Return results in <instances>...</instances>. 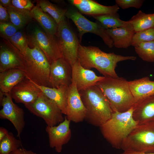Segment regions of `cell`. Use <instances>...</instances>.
I'll use <instances>...</instances> for the list:
<instances>
[{"label": "cell", "mask_w": 154, "mask_h": 154, "mask_svg": "<svg viewBox=\"0 0 154 154\" xmlns=\"http://www.w3.org/2000/svg\"><path fill=\"white\" fill-rule=\"evenodd\" d=\"M6 9L11 23L19 30L23 28L33 19L30 11L18 9L12 5Z\"/></svg>", "instance_id": "27"}, {"label": "cell", "mask_w": 154, "mask_h": 154, "mask_svg": "<svg viewBox=\"0 0 154 154\" xmlns=\"http://www.w3.org/2000/svg\"><path fill=\"white\" fill-rule=\"evenodd\" d=\"M11 22L9 13L6 8L0 4V23Z\"/></svg>", "instance_id": "36"}, {"label": "cell", "mask_w": 154, "mask_h": 154, "mask_svg": "<svg viewBox=\"0 0 154 154\" xmlns=\"http://www.w3.org/2000/svg\"><path fill=\"white\" fill-rule=\"evenodd\" d=\"M69 1L82 13L93 17L117 13L119 7L104 5L92 0H71Z\"/></svg>", "instance_id": "19"}, {"label": "cell", "mask_w": 154, "mask_h": 154, "mask_svg": "<svg viewBox=\"0 0 154 154\" xmlns=\"http://www.w3.org/2000/svg\"><path fill=\"white\" fill-rule=\"evenodd\" d=\"M10 154H37L31 150H27L23 147H20Z\"/></svg>", "instance_id": "37"}, {"label": "cell", "mask_w": 154, "mask_h": 154, "mask_svg": "<svg viewBox=\"0 0 154 154\" xmlns=\"http://www.w3.org/2000/svg\"><path fill=\"white\" fill-rule=\"evenodd\" d=\"M106 30L115 47L127 48L131 45L132 39L135 33L133 29L121 27Z\"/></svg>", "instance_id": "24"}, {"label": "cell", "mask_w": 154, "mask_h": 154, "mask_svg": "<svg viewBox=\"0 0 154 154\" xmlns=\"http://www.w3.org/2000/svg\"><path fill=\"white\" fill-rule=\"evenodd\" d=\"M121 149L145 153H154V122L137 125L124 141Z\"/></svg>", "instance_id": "6"}, {"label": "cell", "mask_w": 154, "mask_h": 154, "mask_svg": "<svg viewBox=\"0 0 154 154\" xmlns=\"http://www.w3.org/2000/svg\"><path fill=\"white\" fill-rule=\"evenodd\" d=\"M21 145L20 140L16 139L12 133L9 132L0 141V154H10L19 148Z\"/></svg>", "instance_id": "30"}, {"label": "cell", "mask_w": 154, "mask_h": 154, "mask_svg": "<svg viewBox=\"0 0 154 154\" xmlns=\"http://www.w3.org/2000/svg\"><path fill=\"white\" fill-rule=\"evenodd\" d=\"M29 44L39 47L50 64L62 58L55 36L49 35L37 25L32 26L27 35Z\"/></svg>", "instance_id": "9"}, {"label": "cell", "mask_w": 154, "mask_h": 154, "mask_svg": "<svg viewBox=\"0 0 154 154\" xmlns=\"http://www.w3.org/2000/svg\"><path fill=\"white\" fill-rule=\"evenodd\" d=\"M70 122L65 116L64 121L58 125L52 126L46 125L45 128L50 147L54 148L58 153L61 152L63 146L70 139Z\"/></svg>", "instance_id": "15"}, {"label": "cell", "mask_w": 154, "mask_h": 154, "mask_svg": "<svg viewBox=\"0 0 154 154\" xmlns=\"http://www.w3.org/2000/svg\"><path fill=\"white\" fill-rule=\"evenodd\" d=\"M25 68L23 55L8 39L3 38L0 45V72L12 68L25 71Z\"/></svg>", "instance_id": "11"}, {"label": "cell", "mask_w": 154, "mask_h": 154, "mask_svg": "<svg viewBox=\"0 0 154 154\" xmlns=\"http://www.w3.org/2000/svg\"><path fill=\"white\" fill-rule=\"evenodd\" d=\"M28 47L23 55L27 78L35 84L49 87L50 64L38 47Z\"/></svg>", "instance_id": "5"}, {"label": "cell", "mask_w": 154, "mask_h": 154, "mask_svg": "<svg viewBox=\"0 0 154 154\" xmlns=\"http://www.w3.org/2000/svg\"><path fill=\"white\" fill-rule=\"evenodd\" d=\"M11 5L18 9L29 11L34 6L29 0H11Z\"/></svg>", "instance_id": "35"}, {"label": "cell", "mask_w": 154, "mask_h": 154, "mask_svg": "<svg viewBox=\"0 0 154 154\" xmlns=\"http://www.w3.org/2000/svg\"><path fill=\"white\" fill-rule=\"evenodd\" d=\"M24 105L31 113L42 118L47 126L57 125L64 120V114L59 107L41 91L33 102Z\"/></svg>", "instance_id": "7"}, {"label": "cell", "mask_w": 154, "mask_h": 154, "mask_svg": "<svg viewBox=\"0 0 154 154\" xmlns=\"http://www.w3.org/2000/svg\"><path fill=\"white\" fill-rule=\"evenodd\" d=\"M129 21L135 33L154 28V13L146 14L139 10Z\"/></svg>", "instance_id": "26"}, {"label": "cell", "mask_w": 154, "mask_h": 154, "mask_svg": "<svg viewBox=\"0 0 154 154\" xmlns=\"http://www.w3.org/2000/svg\"><path fill=\"white\" fill-rule=\"evenodd\" d=\"M129 88L133 97L136 101L154 95V81L145 76L128 81Z\"/></svg>", "instance_id": "21"}, {"label": "cell", "mask_w": 154, "mask_h": 154, "mask_svg": "<svg viewBox=\"0 0 154 154\" xmlns=\"http://www.w3.org/2000/svg\"><path fill=\"white\" fill-rule=\"evenodd\" d=\"M134 49L143 60L154 62V41L141 42L134 46Z\"/></svg>", "instance_id": "29"}, {"label": "cell", "mask_w": 154, "mask_h": 154, "mask_svg": "<svg viewBox=\"0 0 154 154\" xmlns=\"http://www.w3.org/2000/svg\"><path fill=\"white\" fill-rule=\"evenodd\" d=\"M136 58L134 56L106 53L98 47L80 44L77 52V60L83 67L89 70L95 68L105 77H118L115 71L117 63L128 60H135Z\"/></svg>", "instance_id": "1"}, {"label": "cell", "mask_w": 154, "mask_h": 154, "mask_svg": "<svg viewBox=\"0 0 154 154\" xmlns=\"http://www.w3.org/2000/svg\"><path fill=\"white\" fill-rule=\"evenodd\" d=\"M119 154H154V153H145L141 152L130 151H125Z\"/></svg>", "instance_id": "40"}, {"label": "cell", "mask_w": 154, "mask_h": 154, "mask_svg": "<svg viewBox=\"0 0 154 154\" xmlns=\"http://www.w3.org/2000/svg\"><path fill=\"white\" fill-rule=\"evenodd\" d=\"M132 116L138 125L154 122V95L136 101Z\"/></svg>", "instance_id": "18"}, {"label": "cell", "mask_w": 154, "mask_h": 154, "mask_svg": "<svg viewBox=\"0 0 154 154\" xmlns=\"http://www.w3.org/2000/svg\"><path fill=\"white\" fill-rule=\"evenodd\" d=\"M30 12L33 19L38 23L45 33L49 35L55 36L58 25L50 16L43 12L37 4Z\"/></svg>", "instance_id": "23"}, {"label": "cell", "mask_w": 154, "mask_h": 154, "mask_svg": "<svg viewBox=\"0 0 154 154\" xmlns=\"http://www.w3.org/2000/svg\"><path fill=\"white\" fill-rule=\"evenodd\" d=\"M0 4L6 8L11 5V0H0Z\"/></svg>", "instance_id": "39"}, {"label": "cell", "mask_w": 154, "mask_h": 154, "mask_svg": "<svg viewBox=\"0 0 154 154\" xmlns=\"http://www.w3.org/2000/svg\"><path fill=\"white\" fill-rule=\"evenodd\" d=\"M35 84L47 98L56 104L63 114L65 115L68 87L62 86L57 88H51Z\"/></svg>", "instance_id": "22"}, {"label": "cell", "mask_w": 154, "mask_h": 154, "mask_svg": "<svg viewBox=\"0 0 154 154\" xmlns=\"http://www.w3.org/2000/svg\"><path fill=\"white\" fill-rule=\"evenodd\" d=\"M143 0H116L115 2L119 7L123 9L130 7L140 8L144 2Z\"/></svg>", "instance_id": "34"}, {"label": "cell", "mask_w": 154, "mask_h": 154, "mask_svg": "<svg viewBox=\"0 0 154 154\" xmlns=\"http://www.w3.org/2000/svg\"><path fill=\"white\" fill-rule=\"evenodd\" d=\"M79 92L86 110L85 120L92 125L100 127L113 112L109 102L96 85Z\"/></svg>", "instance_id": "3"}, {"label": "cell", "mask_w": 154, "mask_h": 154, "mask_svg": "<svg viewBox=\"0 0 154 154\" xmlns=\"http://www.w3.org/2000/svg\"><path fill=\"white\" fill-rule=\"evenodd\" d=\"M9 93H5L0 105V118L10 121L17 132V136L20 138L25 126V113L23 110L13 101Z\"/></svg>", "instance_id": "12"}, {"label": "cell", "mask_w": 154, "mask_h": 154, "mask_svg": "<svg viewBox=\"0 0 154 154\" xmlns=\"http://www.w3.org/2000/svg\"><path fill=\"white\" fill-rule=\"evenodd\" d=\"M36 1L41 9L50 16L58 25L66 19V10L59 7L47 0Z\"/></svg>", "instance_id": "28"}, {"label": "cell", "mask_w": 154, "mask_h": 154, "mask_svg": "<svg viewBox=\"0 0 154 154\" xmlns=\"http://www.w3.org/2000/svg\"><path fill=\"white\" fill-rule=\"evenodd\" d=\"M104 76H98L92 70L83 67L77 60L72 66V82H74L79 91L96 85Z\"/></svg>", "instance_id": "17"}, {"label": "cell", "mask_w": 154, "mask_h": 154, "mask_svg": "<svg viewBox=\"0 0 154 154\" xmlns=\"http://www.w3.org/2000/svg\"><path fill=\"white\" fill-rule=\"evenodd\" d=\"M72 66L63 58L50 64L49 87H68L72 83Z\"/></svg>", "instance_id": "13"}, {"label": "cell", "mask_w": 154, "mask_h": 154, "mask_svg": "<svg viewBox=\"0 0 154 154\" xmlns=\"http://www.w3.org/2000/svg\"><path fill=\"white\" fill-rule=\"evenodd\" d=\"M133 107L124 112H113L111 117L100 127L104 138L116 149H121L124 141L137 125L133 119Z\"/></svg>", "instance_id": "4"}, {"label": "cell", "mask_w": 154, "mask_h": 154, "mask_svg": "<svg viewBox=\"0 0 154 154\" xmlns=\"http://www.w3.org/2000/svg\"><path fill=\"white\" fill-rule=\"evenodd\" d=\"M55 36L62 58L72 66L77 60L80 42L66 19L58 25Z\"/></svg>", "instance_id": "8"}, {"label": "cell", "mask_w": 154, "mask_h": 154, "mask_svg": "<svg viewBox=\"0 0 154 154\" xmlns=\"http://www.w3.org/2000/svg\"><path fill=\"white\" fill-rule=\"evenodd\" d=\"M19 30L11 22L0 23V34L3 38L9 39Z\"/></svg>", "instance_id": "33"}, {"label": "cell", "mask_w": 154, "mask_h": 154, "mask_svg": "<svg viewBox=\"0 0 154 154\" xmlns=\"http://www.w3.org/2000/svg\"><path fill=\"white\" fill-rule=\"evenodd\" d=\"M8 131L4 127H0V141L4 138L9 133Z\"/></svg>", "instance_id": "38"}, {"label": "cell", "mask_w": 154, "mask_h": 154, "mask_svg": "<svg viewBox=\"0 0 154 154\" xmlns=\"http://www.w3.org/2000/svg\"><path fill=\"white\" fill-rule=\"evenodd\" d=\"M41 92L34 82L26 77L15 86L9 93L16 102L25 105L33 102Z\"/></svg>", "instance_id": "16"}, {"label": "cell", "mask_w": 154, "mask_h": 154, "mask_svg": "<svg viewBox=\"0 0 154 154\" xmlns=\"http://www.w3.org/2000/svg\"><path fill=\"white\" fill-rule=\"evenodd\" d=\"M66 17L71 19L76 26L78 32L80 42L83 35L88 33L100 37L109 48L114 46L113 40L107 33L106 29L99 22L91 21L78 11L72 9L67 10Z\"/></svg>", "instance_id": "10"}, {"label": "cell", "mask_w": 154, "mask_h": 154, "mask_svg": "<svg viewBox=\"0 0 154 154\" xmlns=\"http://www.w3.org/2000/svg\"><path fill=\"white\" fill-rule=\"evenodd\" d=\"M8 40L23 55L29 47V43L27 35L20 30Z\"/></svg>", "instance_id": "31"}, {"label": "cell", "mask_w": 154, "mask_h": 154, "mask_svg": "<svg viewBox=\"0 0 154 154\" xmlns=\"http://www.w3.org/2000/svg\"><path fill=\"white\" fill-rule=\"evenodd\" d=\"M26 77L25 71L12 68L0 72V90L10 93L12 89Z\"/></svg>", "instance_id": "20"}, {"label": "cell", "mask_w": 154, "mask_h": 154, "mask_svg": "<svg viewBox=\"0 0 154 154\" xmlns=\"http://www.w3.org/2000/svg\"><path fill=\"white\" fill-rule=\"evenodd\" d=\"M106 29L118 28H125L133 29L128 21L121 20L118 13L93 17Z\"/></svg>", "instance_id": "25"}, {"label": "cell", "mask_w": 154, "mask_h": 154, "mask_svg": "<svg viewBox=\"0 0 154 154\" xmlns=\"http://www.w3.org/2000/svg\"><path fill=\"white\" fill-rule=\"evenodd\" d=\"M65 115L68 120L75 123L82 121L85 118L86 110L74 82H72L68 88Z\"/></svg>", "instance_id": "14"}, {"label": "cell", "mask_w": 154, "mask_h": 154, "mask_svg": "<svg viewBox=\"0 0 154 154\" xmlns=\"http://www.w3.org/2000/svg\"><path fill=\"white\" fill-rule=\"evenodd\" d=\"M154 41V28L135 33L131 45L134 47L143 42Z\"/></svg>", "instance_id": "32"}, {"label": "cell", "mask_w": 154, "mask_h": 154, "mask_svg": "<svg viewBox=\"0 0 154 154\" xmlns=\"http://www.w3.org/2000/svg\"><path fill=\"white\" fill-rule=\"evenodd\" d=\"M96 85L107 99L113 112H125L133 106L135 100L128 81L124 78L105 77Z\"/></svg>", "instance_id": "2"}]
</instances>
